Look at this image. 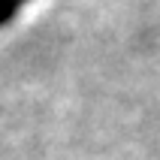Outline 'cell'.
Returning <instances> with one entry per match:
<instances>
[{
  "instance_id": "6da1fadb",
  "label": "cell",
  "mask_w": 160,
  "mask_h": 160,
  "mask_svg": "<svg viewBox=\"0 0 160 160\" xmlns=\"http://www.w3.org/2000/svg\"><path fill=\"white\" fill-rule=\"evenodd\" d=\"M24 0H0V24H6L9 18L18 12V6H21Z\"/></svg>"
}]
</instances>
